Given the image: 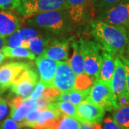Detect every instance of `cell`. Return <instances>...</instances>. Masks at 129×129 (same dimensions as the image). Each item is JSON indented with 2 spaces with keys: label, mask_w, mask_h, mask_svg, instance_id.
<instances>
[{
  "label": "cell",
  "mask_w": 129,
  "mask_h": 129,
  "mask_svg": "<svg viewBox=\"0 0 129 129\" xmlns=\"http://www.w3.org/2000/svg\"><path fill=\"white\" fill-rule=\"evenodd\" d=\"M2 98H1V97H0V102L2 101Z\"/></svg>",
  "instance_id": "43"
},
{
  "label": "cell",
  "mask_w": 129,
  "mask_h": 129,
  "mask_svg": "<svg viewBox=\"0 0 129 129\" xmlns=\"http://www.w3.org/2000/svg\"><path fill=\"white\" fill-rule=\"evenodd\" d=\"M19 32L21 34V36L23 39V41L26 47H27L28 43L32 40V39L37 37V36L44 34L43 31L34 27H28L21 28L19 29Z\"/></svg>",
  "instance_id": "23"
},
{
  "label": "cell",
  "mask_w": 129,
  "mask_h": 129,
  "mask_svg": "<svg viewBox=\"0 0 129 129\" xmlns=\"http://www.w3.org/2000/svg\"><path fill=\"white\" fill-rule=\"evenodd\" d=\"M68 9L69 7L65 0H33L21 5L17 9L25 18L40 13Z\"/></svg>",
  "instance_id": "6"
},
{
  "label": "cell",
  "mask_w": 129,
  "mask_h": 129,
  "mask_svg": "<svg viewBox=\"0 0 129 129\" xmlns=\"http://www.w3.org/2000/svg\"><path fill=\"white\" fill-rule=\"evenodd\" d=\"M70 100V92H61L60 95L57 99L56 102L68 101Z\"/></svg>",
  "instance_id": "37"
},
{
  "label": "cell",
  "mask_w": 129,
  "mask_h": 129,
  "mask_svg": "<svg viewBox=\"0 0 129 129\" xmlns=\"http://www.w3.org/2000/svg\"><path fill=\"white\" fill-rule=\"evenodd\" d=\"M20 29L19 19L10 10H0V35L7 37Z\"/></svg>",
  "instance_id": "14"
},
{
  "label": "cell",
  "mask_w": 129,
  "mask_h": 129,
  "mask_svg": "<svg viewBox=\"0 0 129 129\" xmlns=\"http://www.w3.org/2000/svg\"><path fill=\"white\" fill-rule=\"evenodd\" d=\"M24 20L30 27L38 28L50 36L60 38L70 35L78 24L73 18L70 9L40 13L25 17Z\"/></svg>",
  "instance_id": "1"
},
{
  "label": "cell",
  "mask_w": 129,
  "mask_h": 129,
  "mask_svg": "<svg viewBox=\"0 0 129 129\" xmlns=\"http://www.w3.org/2000/svg\"><path fill=\"white\" fill-rule=\"evenodd\" d=\"M103 129H124L110 117H106L103 122Z\"/></svg>",
  "instance_id": "34"
},
{
  "label": "cell",
  "mask_w": 129,
  "mask_h": 129,
  "mask_svg": "<svg viewBox=\"0 0 129 129\" xmlns=\"http://www.w3.org/2000/svg\"><path fill=\"white\" fill-rule=\"evenodd\" d=\"M123 55H124L129 61V42L128 44V45H127L126 49H125V53L123 54Z\"/></svg>",
  "instance_id": "40"
},
{
  "label": "cell",
  "mask_w": 129,
  "mask_h": 129,
  "mask_svg": "<svg viewBox=\"0 0 129 129\" xmlns=\"http://www.w3.org/2000/svg\"><path fill=\"white\" fill-rule=\"evenodd\" d=\"M87 101L101 106L106 111H112L117 108L115 95L112 87L100 79L95 81Z\"/></svg>",
  "instance_id": "4"
},
{
  "label": "cell",
  "mask_w": 129,
  "mask_h": 129,
  "mask_svg": "<svg viewBox=\"0 0 129 129\" xmlns=\"http://www.w3.org/2000/svg\"><path fill=\"white\" fill-rule=\"evenodd\" d=\"M5 57L9 58H19V59H29L35 60V55H34L31 51L25 47H11L5 45L1 51Z\"/></svg>",
  "instance_id": "19"
},
{
  "label": "cell",
  "mask_w": 129,
  "mask_h": 129,
  "mask_svg": "<svg viewBox=\"0 0 129 129\" xmlns=\"http://www.w3.org/2000/svg\"><path fill=\"white\" fill-rule=\"evenodd\" d=\"M84 59L85 73L97 80L102 64V52L104 50L96 41L80 39Z\"/></svg>",
  "instance_id": "3"
},
{
  "label": "cell",
  "mask_w": 129,
  "mask_h": 129,
  "mask_svg": "<svg viewBox=\"0 0 129 129\" xmlns=\"http://www.w3.org/2000/svg\"><path fill=\"white\" fill-rule=\"evenodd\" d=\"M30 1H33V0H20V5H22L24 3H26L28 2H30Z\"/></svg>",
  "instance_id": "42"
},
{
  "label": "cell",
  "mask_w": 129,
  "mask_h": 129,
  "mask_svg": "<svg viewBox=\"0 0 129 129\" xmlns=\"http://www.w3.org/2000/svg\"><path fill=\"white\" fill-rule=\"evenodd\" d=\"M125 129H129V128H125Z\"/></svg>",
  "instance_id": "45"
},
{
  "label": "cell",
  "mask_w": 129,
  "mask_h": 129,
  "mask_svg": "<svg viewBox=\"0 0 129 129\" xmlns=\"http://www.w3.org/2000/svg\"><path fill=\"white\" fill-rule=\"evenodd\" d=\"M31 64L24 62H9L0 67V93L8 90L24 70Z\"/></svg>",
  "instance_id": "9"
},
{
  "label": "cell",
  "mask_w": 129,
  "mask_h": 129,
  "mask_svg": "<svg viewBox=\"0 0 129 129\" xmlns=\"http://www.w3.org/2000/svg\"><path fill=\"white\" fill-rule=\"evenodd\" d=\"M5 58V56L4 55V54L2 52H0V64H2V62H3V60Z\"/></svg>",
  "instance_id": "41"
},
{
  "label": "cell",
  "mask_w": 129,
  "mask_h": 129,
  "mask_svg": "<svg viewBox=\"0 0 129 129\" xmlns=\"http://www.w3.org/2000/svg\"><path fill=\"white\" fill-rule=\"evenodd\" d=\"M69 9H77L88 12L92 0H65Z\"/></svg>",
  "instance_id": "30"
},
{
  "label": "cell",
  "mask_w": 129,
  "mask_h": 129,
  "mask_svg": "<svg viewBox=\"0 0 129 129\" xmlns=\"http://www.w3.org/2000/svg\"><path fill=\"white\" fill-rule=\"evenodd\" d=\"M115 68L113 79L112 89L115 96L128 93L127 90V75L124 63L118 56L115 57Z\"/></svg>",
  "instance_id": "13"
},
{
  "label": "cell",
  "mask_w": 129,
  "mask_h": 129,
  "mask_svg": "<svg viewBox=\"0 0 129 129\" xmlns=\"http://www.w3.org/2000/svg\"><path fill=\"white\" fill-rule=\"evenodd\" d=\"M60 94L61 92L57 88L54 87H47L46 89H45L41 98L50 103L52 102H56L57 98L60 96Z\"/></svg>",
  "instance_id": "28"
},
{
  "label": "cell",
  "mask_w": 129,
  "mask_h": 129,
  "mask_svg": "<svg viewBox=\"0 0 129 129\" xmlns=\"http://www.w3.org/2000/svg\"><path fill=\"white\" fill-rule=\"evenodd\" d=\"M40 112H41V110L39 109V108L32 109L27 114L24 120L19 123L20 125H21V128H22V127H29V128H35L36 123H37V120L38 119V117L40 114Z\"/></svg>",
  "instance_id": "24"
},
{
  "label": "cell",
  "mask_w": 129,
  "mask_h": 129,
  "mask_svg": "<svg viewBox=\"0 0 129 129\" xmlns=\"http://www.w3.org/2000/svg\"><path fill=\"white\" fill-rule=\"evenodd\" d=\"M73 37L53 38L43 55L57 62H67L69 59V45Z\"/></svg>",
  "instance_id": "11"
},
{
  "label": "cell",
  "mask_w": 129,
  "mask_h": 129,
  "mask_svg": "<svg viewBox=\"0 0 129 129\" xmlns=\"http://www.w3.org/2000/svg\"><path fill=\"white\" fill-rule=\"evenodd\" d=\"M113 119L123 128H129V104L114 110Z\"/></svg>",
  "instance_id": "21"
},
{
  "label": "cell",
  "mask_w": 129,
  "mask_h": 129,
  "mask_svg": "<svg viewBox=\"0 0 129 129\" xmlns=\"http://www.w3.org/2000/svg\"><path fill=\"white\" fill-rule=\"evenodd\" d=\"M91 88L85 90H78L75 89L73 91H71L70 92V103H72L74 106H78L80 103L87 100V98L90 95Z\"/></svg>",
  "instance_id": "26"
},
{
  "label": "cell",
  "mask_w": 129,
  "mask_h": 129,
  "mask_svg": "<svg viewBox=\"0 0 129 129\" xmlns=\"http://www.w3.org/2000/svg\"><path fill=\"white\" fill-rule=\"evenodd\" d=\"M45 88H46V86L44 83L41 82L40 80L38 81V83H37V85L34 89V90L31 93V95L26 98H28V99L32 100V101H37L38 99H40L42 97V93L44 92Z\"/></svg>",
  "instance_id": "31"
},
{
  "label": "cell",
  "mask_w": 129,
  "mask_h": 129,
  "mask_svg": "<svg viewBox=\"0 0 129 129\" xmlns=\"http://www.w3.org/2000/svg\"><path fill=\"white\" fill-rule=\"evenodd\" d=\"M35 64L40 76V80L47 87H53V80L55 75L57 62L45 56H39L35 59Z\"/></svg>",
  "instance_id": "12"
},
{
  "label": "cell",
  "mask_w": 129,
  "mask_h": 129,
  "mask_svg": "<svg viewBox=\"0 0 129 129\" xmlns=\"http://www.w3.org/2000/svg\"><path fill=\"white\" fill-rule=\"evenodd\" d=\"M98 20L129 29V1L101 10Z\"/></svg>",
  "instance_id": "5"
},
{
  "label": "cell",
  "mask_w": 129,
  "mask_h": 129,
  "mask_svg": "<svg viewBox=\"0 0 129 129\" xmlns=\"http://www.w3.org/2000/svg\"><path fill=\"white\" fill-rule=\"evenodd\" d=\"M119 57L125 64V68L126 70V75H127V90L129 93V61L123 55L119 56Z\"/></svg>",
  "instance_id": "36"
},
{
  "label": "cell",
  "mask_w": 129,
  "mask_h": 129,
  "mask_svg": "<svg viewBox=\"0 0 129 129\" xmlns=\"http://www.w3.org/2000/svg\"><path fill=\"white\" fill-rule=\"evenodd\" d=\"M47 108H55L63 115L70 116L77 119V106L68 101H59L50 103Z\"/></svg>",
  "instance_id": "20"
},
{
  "label": "cell",
  "mask_w": 129,
  "mask_h": 129,
  "mask_svg": "<svg viewBox=\"0 0 129 129\" xmlns=\"http://www.w3.org/2000/svg\"><path fill=\"white\" fill-rule=\"evenodd\" d=\"M20 128V123L11 118H6L0 123V129H19Z\"/></svg>",
  "instance_id": "33"
},
{
  "label": "cell",
  "mask_w": 129,
  "mask_h": 129,
  "mask_svg": "<svg viewBox=\"0 0 129 129\" xmlns=\"http://www.w3.org/2000/svg\"><path fill=\"white\" fill-rule=\"evenodd\" d=\"M5 45H6V37L0 35V52Z\"/></svg>",
  "instance_id": "39"
},
{
  "label": "cell",
  "mask_w": 129,
  "mask_h": 129,
  "mask_svg": "<svg viewBox=\"0 0 129 129\" xmlns=\"http://www.w3.org/2000/svg\"><path fill=\"white\" fill-rule=\"evenodd\" d=\"M71 46L73 48V55L68 61V63L76 75L85 73L84 59H83V52L80 46V40H72Z\"/></svg>",
  "instance_id": "16"
},
{
  "label": "cell",
  "mask_w": 129,
  "mask_h": 129,
  "mask_svg": "<svg viewBox=\"0 0 129 129\" xmlns=\"http://www.w3.org/2000/svg\"><path fill=\"white\" fill-rule=\"evenodd\" d=\"M80 129H95L93 123H81Z\"/></svg>",
  "instance_id": "38"
},
{
  "label": "cell",
  "mask_w": 129,
  "mask_h": 129,
  "mask_svg": "<svg viewBox=\"0 0 129 129\" xmlns=\"http://www.w3.org/2000/svg\"><path fill=\"white\" fill-rule=\"evenodd\" d=\"M125 1L128 0H92V4L95 8L103 10Z\"/></svg>",
  "instance_id": "29"
},
{
  "label": "cell",
  "mask_w": 129,
  "mask_h": 129,
  "mask_svg": "<svg viewBox=\"0 0 129 129\" xmlns=\"http://www.w3.org/2000/svg\"><path fill=\"white\" fill-rule=\"evenodd\" d=\"M34 108H37V101H32L28 98H24L23 104L17 108H11L9 118L20 123L24 120L28 113Z\"/></svg>",
  "instance_id": "18"
},
{
  "label": "cell",
  "mask_w": 129,
  "mask_h": 129,
  "mask_svg": "<svg viewBox=\"0 0 129 129\" xmlns=\"http://www.w3.org/2000/svg\"><path fill=\"white\" fill-rule=\"evenodd\" d=\"M9 104L4 99L0 102V123L5 120L9 113Z\"/></svg>",
  "instance_id": "35"
},
{
  "label": "cell",
  "mask_w": 129,
  "mask_h": 129,
  "mask_svg": "<svg viewBox=\"0 0 129 129\" xmlns=\"http://www.w3.org/2000/svg\"><path fill=\"white\" fill-rule=\"evenodd\" d=\"M96 80L86 73L76 75L75 89L78 90H85L92 87Z\"/></svg>",
  "instance_id": "22"
},
{
  "label": "cell",
  "mask_w": 129,
  "mask_h": 129,
  "mask_svg": "<svg viewBox=\"0 0 129 129\" xmlns=\"http://www.w3.org/2000/svg\"><path fill=\"white\" fill-rule=\"evenodd\" d=\"M92 35L106 52L114 57L123 55L129 42L128 29L100 20L91 22Z\"/></svg>",
  "instance_id": "2"
},
{
  "label": "cell",
  "mask_w": 129,
  "mask_h": 129,
  "mask_svg": "<svg viewBox=\"0 0 129 129\" xmlns=\"http://www.w3.org/2000/svg\"><path fill=\"white\" fill-rule=\"evenodd\" d=\"M76 75L68 62H57L52 86L61 92H70L75 90Z\"/></svg>",
  "instance_id": "7"
},
{
  "label": "cell",
  "mask_w": 129,
  "mask_h": 129,
  "mask_svg": "<svg viewBox=\"0 0 129 129\" xmlns=\"http://www.w3.org/2000/svg\"><path fill=\"white\" fill-rule=\"evenodd\" d=\"M22 129H29V128H22Z\"/></svg>",
  "instance_id": "44"
},
{
  "label": "cell",
  "mask_w": 129,
  "mask_h": 129,
  "mask_svg": "<svg viewBox=\"0 0 129 129\" xmlns=\"http://www.w3.org/2000/svg\"><path fill=\"white\" fill-rule=\"evenodd\" d=\"M20 6V0H0V10L17 9Z\"/></svg>",
  "instance_id": "32"
},
{
  "label": "cell",
  "mask_w": 129,
  "mask_h": 129,
  "mask_svg": "<svg viewBox=\"0 0 129 129\" xmlns=\"http://www.w3.org/2000/svg\"><path fill=\"white\" fill-rule=\"evenodd\" d=\"M105 109L89 101H84L77 106V120L80 123H101Z\"/></svg>",
  "instance_id": "10"
},
{
  "label": "cell",
  "mask_w": 129,
  "mask_h": 129,
  "mask_svg": "<svg viewBox=\"0 0 129 129\" xmlns=\"http://www.w3.org/2000/svg\"><path fill=\"white\" fill-rule=\"evenodd\" d=\"M6 46L11 47H27L23 39L21 36L19 30L16 31L9 36L6 38Z\"/></svg>",
  "instance_id": "27"
},
{
  "label": "cell",
  "mask_w": 129,
  "mask_h": 129,
  "mask_svg": "<svg viewBox=\"0 0 129 129\" xmlns=\"http://www.w3.org/2000/svg\"><path fill=\"white\" fill-rule=\"evenodd\" d=\"M80 124L76 118L63 115L59 122L57 129H80Z\"/></svg>",
  "instance_id": "25"
},
{
  "label": "cell",
  "mask_w": 129,
  "mask_h": 129,
  "mask_svg": "<svg viewBox=\"0 0 129 129\" xmlns=\"http://www.w3.org/2000/svg\"><path fill=\"white\" fill-rule=\"evenodd\" d=\"M115 57L109 52H102V64L98 79L112 87V79L115 71Z\"/></svg>",
  "instance_id": "15"
},
{
  "label": "cell",
  "mask_w": 129,
  "mask_h": 129,
  "mask_svg": "<svg viewBox=\"0 0 129 129\" xmlns=\"http://www.w3.org/2000/svg\"><path fill=\"white\" fill-rule=\"evenodd\" d=\"M53 37L45 34L40 35L37 37L32 39L31 41L28 43L27 48L35 55L42 56L44 55L47 48L50 45Z\"/></svg>",
  "instance_id": "17"
},
{
  "label": "cell",
  "mask_w": 129,
  "mask_h": 129,
  "mask_svg": "<svg viewBox=\"0 0 129 129\" xmlns=\"http://www.w3.org/2000/svg\"><path fill=\"white\" fill-rule=\"evenodd\" d=\"M38 75L34 70L29 68L24 70L12 83L10 90L15 95L22 96L26 98L29 97L35 87L36 86Z\"/></svg>",
  "instance_id": "8"
}]
</instances>
